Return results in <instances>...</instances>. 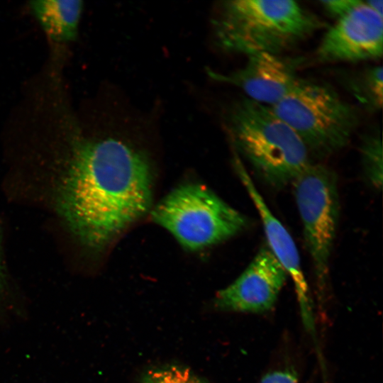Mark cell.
<instances>
[{
  "instance_id": "cell-4",
  "label": "cell",
  "mask_w": 383,
  "mask_h": 383,
  "mask_svg": "<svg viewBox=\"0 0 383 383\" xmlns=\"http://www.w3.org/2000/svg\"><path fill=\"white\" fill-rule=\"evenodd\" d=\"M270 107L301 139L310 157L317 159L345 148L359 122L355 109L331 86L302 78Z\"/></svg>"
},
{
  "instance_id": "cell-14",
  "label": "cell",
  "mask_w": 383,
  "mask_h": 383,
  "mask_svg": "<svg viewBox=\"0 0 383 383\" xmlns=\"http://www.w3.org/2000/svg\"><path fill=\"white\" fill-rule=\"evenodd\" d=\"M140 383H206L189 369L167 366L148 371Z\"/></svg>"
},
{
  "instance_id": "cell-5",
  "label": "cell",
  "mask_w": 383,
  "mask_h": 383,
  "mask_svg": "<svg viewBox=\"0 0 383 383\" xmlns=\"http://www.w3.org/2000/svg\"><path fill=\"white\" fill-rule=\"evenodd\" d=\"M150 212L152 221L189 251L220 243L248 224L245 216L208 187L194 182L174 188Z\"/></svg>"
},
{
  "instance_id": "cell-12",
  "label": "cell",
  "mask_w": 383,
  "mask_h": 383,
  "mask_svg": "<svg viewBox=\"0 0 383 383\" xmlns=\"http://www.w3.org/2000/svg\"><path fill=\"white\" fill-rule=\"evenodd\" d=\"M348 91L370 111L381 109L383 98V72L381 65L367 67L345 79Z\"/></svg>"
},
{
  "instance_id": "cell-1",
  "label": "cell",
  "mask_w": 383,
  "mask_h": 383,
  "mask_svg": "<svg viewBox=\"0 0 383 383\" xmlns=\"http://www.w3.org/2000/svg\"><path fill=\"white\" fill-rule=\"evenodd\" d=\"M56 209L77 241L101 252L152 208L154 168L144 150L121 139L77 136Z\"/></svg>"
},
{
  "instance_id": "cell-6",
  "label": "cell",
  "mask_w": 383,
  "mask_h": 383,
  "mask_svg": "<svg viewBox=\"0 0 383 383\" xmlns=\"http://www.w3.org/2000/svg\"><path fill=\"white\" fill-rule=\"evenodd\" d=\"M293 184L306 246L322 292L328 279L339 218L338 177L328 167L311 162Z\"/></svg>"
},
{
  "instance_id": "cell-16",
  "label": "cell",
  "mask_w": 383,
  "mask_h": 383,
  "mask_svg": "<svg viewBox=\"0 0 383 383\" xmlns=\"http://www.w3.org/2000/svg\"><path fill=\"white\" fill-rule=\"evenodd\" d=\"M259 383H298V379L292 370H277L265 374Z\"/></svg>"
},
{
  "instance_id": "cell-17",
  "label": "cell",
  "mask_w": 383,
  "mask_h": 383,
  "mask_svg": "<svg viewBox=\"0 0 383 383\" xmlns=\"http://www.w3.org/2000/svg\"><path fill=\"white\" fill-rule=\"evenodd\" d=\"M8 286V277L4 264L0 233V299L4 295Z\"/></svg>"
},
{
  "instance_id": "cell-18",
  "label": "cell",
  "mask_w": 383,
  "mask_h": 383,
  "mask_svg": "<svg viewBox=\"0 0 383 383\" xmlns=\"http://www.w3.org/2000/svg\"><path fill=\"white\" fill-rule=\"evenodd\" d=\"M365 4L372 10L383 15V1L382 0H367L365 1Z\"/></svg>"
},
{
  "instance_id": "cell-8",
  "label": "cell",
  "mask_w": 383,
  "mask_h": 383,
  "mask_svg": "<svg viewBox=\"0 0 383 383\" xmlns=\"http://www.w3.org/2000/svg\"><path fill=\"white\" fill-rule=\"evenodd\" d=\"M288 274L264 243L237 279L220 290L215 305L221 310L261 313L271 310Z\"/></svg>"
},
{
  "instance_id": "cell-7",
  "label": "cell",
  "mask_w": 383,
  "mask_h": 383,
  "mask_svg": "<svg viewBox=\"0 0 383 383\" xmlns=\"http://www.w3.org/2000/svg\"><path fill=\"white\" fill-rule=\"evenodd\" d=\"M383 52V15L365 2L328 28L316 51L322 62H355L377 60Z\"/></svg>"
},
{
  "instance_id": "cell-15",
  "label": "cell",
  "mask_w": 383,
  "mask_h": 383,
  "mask_svg": "<svg viewBox=\"0 0 383 383\" xmlns=\"http://www.w3.org/2000/svg\"><path fill=\"white\" fill-rule=\"evenodd\" d=\"M362 0H326L320 1V4L326 11L331 16L337 19L343 16Z\"/></svg>"
},
{
  "instance_id": "cell-3",
  "label": "cell",
  "mask_w": 383,
  "mask_h": 383,
  "mask_svg": "<svg viewBox=\"0 0 383 383\" xmlns=\"http://www.w3.org/2000/svg\"><path fill=\"white\" fill-rule=\"evenodd\" d=\"M225 126L236 150L273 189L293 183L312 162L301 139L268 106L243 97L229 109Z\"/></svg>"
},
{
  "instance_id": "cell-11",
  "label": "cell",
  "mask_w": 383,
  "mask_h": 383,
  "mask_svg": "<svg viewBox=\"0 0 383 383\" xmlns=\"http://www.w3.org/2000/svg\"><path fill=\"white\" fill-rule=\"evenodd\" d=\"M32 13L50 39L58 43L74 40L81 18L80 0H37L30 2Z\"/></svg>"
},
{
  "instance_id": "cell-2",
  "label": "cell",
  "mask_w": 383,
  "mask_h": 383,
  "mask_svg": "<svg viewBox=\"0 0 383 383\" xmlns=\"http://www.w3.org/2000/svg\"><path fill=\"white\" fill-rule=\"evenodd\" d=\"M324 26L319 17L293 0L223 1L213 21L218 45L246 56L282 55Z\"/></svg>"
},
{
  "instance_id": "cell-10",
  "label": "cell",
  "mask_w": 383,
  "mask_h": 383,
  "mask_svg": "<svg viewBox=\"0 0 383 383\" xmlns=\"http://www.w3.org/2000/svg\"><path fill=\"white\" fill-rule=\"evenodd\" d=\"M234 165L242 183L246 189L264 228L266 243L276 259L292 279L305 327L313 331V318L308 284L304 277L300 256L294 240L281 221L274 215L257 189L238 155Z\"/></svg>"
},
{
  "instance_id": "cell-9",
  "label": "cell",
  "mask_w": 383,
  "mask_h": 383,
  "mask_svg": "<svg viewBox=\"0 0 383 383\" xmlns=\"http://www.w3.org/2000/svg\"><path fill=\"white\" fill-rule=\"evenodd\" d=\"M244 66L226 74L208 69L216 81L234 85L242 89L247 98L272 106L284 98L301 77L298 68L301 60L267 52L251 55Z\"/></svg>"
},
{
  "instance_id": "cell-13",
  "label": "cell",
  "mask_w": 383,
  "mask_h": 383,
  "mask_svg": "<svg viewBox=\"0 0 383 383\" xmlns=\"http://www.w3.org/2000/svg\"><path fill=\"white\" fill-rule=\"evenodd\" d=\"M364 175L369 184L381 189L383 179L382 143L379 130L364 135L360 145Z\"/></svg>"
}]
</instances>
